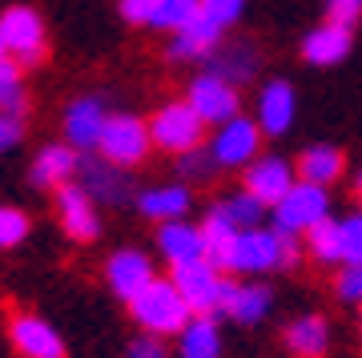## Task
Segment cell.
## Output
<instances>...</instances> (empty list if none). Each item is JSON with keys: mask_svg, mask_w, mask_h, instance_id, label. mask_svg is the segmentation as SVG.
<instances>
[{"mask_svg": "<svg viewBox=\"0 0 362 358\" xmlns=\"http://www.w3.org/2000/svg\"><path fill=\"white\" fill-rule=\"evenodd\" d=\"M342 149L334 145H306L302 154H298V181H310V185H334L342 178Z\"/></svg>", "mask_w": 362, "mask_h": 358, "instance_id": "cell-21", "label": "cell"}, {"mask_svg": "<svg viewBox=\"0 0 362 358\" xmlns=\"http://www.w3.org/2000/svg\"><path fill=\"white\" fill-rule=\"evenodd\" d=\"M342 262L346 266H362V214L342 218Z\"/></svg>", "mask_w": 362, "mask_h": 358, "instance_id": "cell-33", "label": "cell"}, {"mask_svg": "<svg viewBox=\"0 0 362 358\" xmlns=\"http://www.w3.org/2000/svg\"><path fill=\"white\" fill-rule=\"evenodd\" d=\"M49 33H45V21H40L37 8H28V4H13V8H4L0 16V40H4V49L13 57L21 69H33V64L45 61V52H49Z\"/></svg>", "mask_w": 362, "mask_h": 358, "instance_id": "cell-5", "label": "cell"}, {"mask_svg": "<svg viewBox=\"0 0 362 358\" xmlns=\"http://www.w3.org/2000/svg\"><path fill=\"white\" fill-rule=\"evenodd\" d=\"M218 40H221V25H214L209 16H202V21H194L189 28L173 33L165 52L173 61H202V57H214Z\"/></svg>", "mask_w": 362, "mask_h": 358, "instance_id": "cell-20", "label": "cell"}, {"mask_svg": "<svg viewBox=\"0 0 362 358\" xmlns=\"http://www.w3.org/2000/svg\"><path fill=\"white\" fill-rule=\"evenodd\" d=\"M221 330L214 314H194V322L177 334V358H221Z\"/></svg>", "mask_w": 362, "mask_h": 358, "instance_id": "cell-23", "label": "cell"}, {"mask_svg": "<svg viewBox=\"0 0 362 358\" xmlns=\"http://www.w3.org/2000/svg\"><path fill=\"white\" fill-rule=\"evenodd\" d=\"M161 8V0H121V16L129 25H149L153 28V16Z\"/></svg>", "mask_w": 362, "mask_h": 358, "instance_id": "cell-37", "label": "cell"}, {"mask_svg": "<svg viewBox=\"0 0 362 358\" xmlns=\"http://www.w3.org/2000/svg\"><path fill=\"white\" fill-rule=\"evenodd\" d=\"M153 278H157L153 262H149L141 250H117V254L105 262V282H109V290H113L117 298H125V302H133Z\"/></svg>", "mask_w": 362, "mask_h": 358, "instance_id": "cell-13", "label": "cell"}, {"mask_svg": "<svg viewBox=\"0 0 362 358\" xmlns=\"http://www.w3.org/2000/svg\"><path fill=\"white\" fill-rule=\"evenodd\" d=\"M294 113H298V97L290 89V81H266L258 93V121L266 137H282L286 129L294 125Z\"/></svg>", "mask_w": 362, "mask_h": 358, "instance_id": "cell-15", "label": "cell"}, {"mask_svg": "<svg viewBox=\"0 0 362 358\" xmlns=\"http://www.w3.org/2000/svg\"><path fill=\"white\" fill-rule=\"evenodd\" d=\"M185 101L194 105V113L206 121V125H226L233 117H242V101H238V85L218 73H202V77L189 81V93H185Z\"/></svg>", "mask_w": 362, "mask_h": 358, "instance_id": "cell-9", "label": "cell"}, {"mask_svg": "<svg viewBox=\"0 0 362 358\" xmlns=\"http://www.w3.org/2000/svg\"><path fill=\"white\" fill-rule=\"evenodd\" d=\"M298 238L294 233H282V230H242L238 233V246H233V262L230 270L238 274H270V270H290L298 266Z\"/></svg>", "mask_w": 362, "mask_h": 358, "instance_id": "cell-2", "label": "cell"}, {"mask_svg": "<svg viewBox=\"0 0 362 358\" xmlns=\"http://www.w3.org/2000/svg\"><path fill=\"white\" fill-rule=\"evenodd\" d=\"M105 125H109V113L97 97H81L65 109V141L73 149H97L105 137Z\"/></svg>", "mask_w": 362, "mask_h": 358, "instance_id": "cell-14", "label": "cell"}, {"mask_svg": "<svg viewBox=\"0 0 362 358\" xmlns=\"http://www.w3.org/2000/svg\"><path fill=\"white\" fill-rule=\"evenodd\" d=\"M21 137H25V129H21V117L0 113V154H8L13 145H21Z\"/></svg>", "mask_w": 362, "mask_h": 358, "instance_id": "cell-39", "label": "cell"}, {"mask_svg": "<svg viewBox=\"0 0 362 358\" xmlns=\"http://www.w3.org/2000/svg\"><path fill=\"white\" fill-rule=\"evenodd\" d=\"M173 286L181 290V298L189 302L194 314H221V302H226V270H218L209 258H194V262H181V266L169 270Z\"/></svg>", "mask_w": 362, "mask_h": 358, "instance_id": "cell-3", "label": "cell"}, {"mask_svg": "<svg viewBox=\"0 0 362 358\" xmlns=\"http://www.w3.org/2000/svg\"><path fill=\"white\" fill-rule=\"evenodd\" d=\"M73 173H81V154L69 145V141L45 145V149L37 154V161H33V169H28L33 185H40V190H61V185L73 181Z\"/></svg>", "mask_w": 362, "mask_h": 358, "instance_id": "cell-16", "label": "cell"}, {"mask_svg": "<svg viewBox=\"0 0 362 358\" xmlns=\"http://www.w3.org/2000/svg\"><path fill=\"white\" fill-rule=\"evenodd\" d=\"M354 193H358V202H362V169H358V178H354Z\"/></svg>", "mask_w": 362, "mask_h": 358, "instance_id": "cell-41", "label": "cell"}, {"mask_svg": "<svg viewBox=\"0 0 362 358\" xmlns=\"http://www.w3.org/2000/svg\"><path fill=\"white\" fill-rule=\"evenodd\" d=\"M129 314L145 334H157V338L181 334L194 322V310H189V302H185L181 290L173 286V278H153L141 294L129 302Z\"/></svg>", "mask_w": 362, "mask_h": 358, "instance_id": "cell-1", "label": "cell"}, {"mask_svg": "<svg viewBox=\"0 0 362 358\" xmlns=\"http://www.w3.org/2000/svg\"><path fill=\"white\" fill-rule=\"evenodd\" d=\"M306 250H310L322 266H334L342 262V221L322 218L314 230H306Z\"/></svg>", "mask_w": 362, "mask_h": 358, "instance_id": "cell-28", "label": "cell"}, {"mask_svg": "<svg viewBox=\"0 0 362 358\" xmlns=\"http://www.w3.org/2000/svg\"><path fill=\"white\" fill-rule=\"evenodd\" d=\"M242 4L246 0H202V16H209L214 25L230 28L238 16H242Z\"/></svg>", "mask_w": 362, "mask_h": 358, "instance_id": "cell-35", "label": "cell"}, {"mask_svg": "<svg viewBox=\"0 0 362 358\" xmlns=\"http://www.w3.org/2000/svg\"><path fill=\"white\" fill-rule=\"evenodd\" d=\"M274 306V294L266 290V286H258V282H230L226 286V302H221V314H230L233 322H246V326H254V322H262L266 314H270Z\"/></svg>", "mask_w": 362, "mask_h": 358, "instance_id": "cell-19", "label": "cell"}, {"mask_svg": "<svg viewBox=\"0 0 362 358\" xmlns=\"http://www.w3.org/2000/svg\"><path fill=\"white\" fill-rule=\"evenodd\" d=\"M129 358H165V346H161L157 334H141V338L129 346Z\"/></svg>", "mask_w": 362, "mask_h": 358, "instance_id": "cell-40", "label": "cell"}, {"mask_svg": "<svg viewBox=\"0 0 362 358\" xmlns=\"http://www.w3.org/2000/svg\"><path fill=\"white\" fill-rule=\"evenodd\" d=\"M294 185H298L294 166H290V161H282V157H274V154L258 157V161H250V166L242 169V190L254 193L266 209H274L286 193L294 190Z\"/></svg>", "mask_w": 362, "mask_h": 358, "instance_id": "cell-10", "label": "cell"}, {"mask_svg": "<svg viewBox=\"0 0 362 358\" xmlns=\"http://www.w3.org/2000/svg\"><path fill=\"white\" fill-rule=\"evenodd\" d=\"M157 250L165 254L169 266H181V262L206 258L202 226H189V221H161V226H157Z\"/></svg>", "mask_w": 362, "mask_h": 358, "instance_id": "cell-18", "label": "cell"}, {"mask_svg": "<svg viewBox=\"0 0 362 358\" xmlns=\"http://www.w3.org/2000/svg\"><path fill=\"white\" fill-rule=\"evenodd\" d=\"M209 73H218V77H226V81L238 85V81L254 77V52H250L246 45H233L230 52H218V57H214Z\"/></svg>", "mask_w": 362, "mask_h": 358, "instance_id": "cell-31", "label": "cell"}, {"mask_svg": "<svg viewBox=\"0 0 362 358\" xmlns=\"http://www.w3.org/2000/svg\"><path fill=\"white\" fill-rule=\"evenodd\" d=\"M286 346L298 358H322L330 350V326L322 314H302L286 326Z\"/></svg>", "mask_w": 362, "mask_h": 358, "instance_id": "cell-22", "label": "cell"}, {"mask_svg": "<svg viewBox=\"0 0 362 358\" xmlns=\"http://www.w3.org/2000/svg\"><path fill=\"white\" fill-rule=\"evenodd\" d=\"M57 218H61V230L73 242H93L101 233L97 205H93V193L85 185H61L57 190Z\"/></svg>", "mask_w": 362, "mask_h": 358, "instance_id": "cell-11", "label": "cell"}, {"mask_svg": "<svg viewBox=\"0 0 362 358\" xmlns=\"http://www.w3.org/2000/svg\"><path fill=\"white\" fill-rule=\"evenodd\" d=\"M28 238V214L16 205H0V250H16Z\"/></svg>", "mask_w": 362, "mask_h": 358, "instance_id": "cell-32", "label": "cell"}, {"mask_svg": "<svg viewBox=\"0 0 362 358\" xmlns=\"http://www.w3.org/2000/svg\"><path fill=\"white\" fill-rule=\"evenodd\" d=\"M149 133H153V145L165 149V154L181 157L202 149V137H206V121L194 113L189 101H169L161 105L153 117H149Z\"/></svg>", "mask_w": 362, "mask_h": 358, "instance_id": "cell-4", "label": "cell"}, {"mask_svg": "<svg viewBox=\"0 0 362 358\" xmlns=\"http://www.w3.org/2000/svg\"><path fill=\"white\" fill-rule=\"evenodd\" d=\"M238 226L233 221H226L218 214V209H209L206 221H202V238H206V258L214 262L218 270H230L233 262V246H238Z\"/></svg>", "mask_w": 362, "mask_h": 358, "instance_id": "cell-26", "label": "cell"}, {"mask_svg": "<svg viewBox=\"0 0 362 358\" xmlns=\"http://www.w3.org/2000/svg\"><path fill=\"white\" fill-rule=\"evenodd\" d=\"M25 69L13 61V57H4L0 61V113H13V117H25Z\"/></svg>", "mask_w": 362, "mask_h": 358, "instance_id": "cell-29", "label": "cell"}, {"mask_svg": "<svg viewBox=\"0 0 362 358\" xmlns=\"http://www.w3.org/2000/svg\"><path fill=\"white\" fill-rule=\"evenodd\" d=\"M153 149V133H149V121L133 113H117L109 117V125H105V137L97 145V154L117 169H133L141 166L145 157Z\"/></svg>", "mask_w": 362, "mask_h": 358, "instance_id": "cell-6", "label": "cell"}, {"mask_svg": "<svg viewBox=\"0 0 362 358\" xmlns=\"http://www.w3.org/2000/svg\"><path fill=\"white\" fill-rule=\"evenodd\" d=\"M137 209L153 221H181L189 209V190L185 185H153L137 197Z\"/></svg>", "mask_w": 362, "mask_h": 358, "instance_id": "cell-24", "label": "cell"}, {"mask_svg": "<svg viewBox=\"0 0 362 358\" xmlns=\"http://www.w3.org/2000/svg\"><path fill=\"white\" fill-rule=\"evenodd\" d=\"M362 16V0H326V21H338V25H350Z\"/></svg>", "mask_w": 362, "mask_h": 358, "instance_id": "cell-38", "label": "cell"}, {"mask_svg": "<svg viewBox=\"0 0 362 358\" xmlns=\"http://www.w3.org/2000/svg\"><path fill=\"white\" fill-rule=\"evenodd\" d=\"M350 45H354L350 25L322 21L318 28L306 33V40H302V57H306V64H338V61H346Z\"/></svg>", "mask_w": 362, "mask_h": 358, "instance_id": "cell-17", "label": "cell"}, {"mask_svg": "<svg viewBox=\"0 0 362 358\" xmlns=\"http://www.w3.org/2000/svg\"><path fill=\"white\" fill-rule=\"evenodd\" d=\"M81 185L93 193V202H125V178H121V169L109 166V161H81Z\"/></svg>", "mask_w": 362, "mask_h": 358, "instance_id": "cell-25", "label": "cell"}, {"mask_svg": "<svg viewBox=\"0 0 362 358\" xmlns=\"http://www.w3.org/2000/svg\"><path fill=\"white\" fill-rule=\"evenodd\" d=\"M177 169H181V178L206 181L209 173L218 169V161H214V154H209V149H194V154H181L177 157Z\"/></svg>", "mask_w": 362, "mask_h": 358, "instance_id": "cell-34", "label": "cell"}, {"mask_svg": "<svg viewBox=\"0 0 362 358\" xmlns=\"http://www.w3.org/2000/svg\"><path fill=\"white\" fill-rule=\"evenodd\" d=\"M334 290L342 302H354V306H362V266H342V274H338Z\"/></svg>", "mask_w": 362, "mask_h": 358, "instance_id": "cell-36", "label": "cell"}, {"mask_svg": "<svg viewBox=\"0 0 362 358\" xmlns=\"http://www.w3.org/2000/svg\"><path fill=\"white\" fill-rule=\"evenodd\" d=\"M214 209H218L226 221H233L238 230H258L262 218H266V205H262L254 193H246V190L230 193V197H226V202H218Z\"/></svg>", "mask_w": 362, "mask_h": 358, "instance_id": "cell-27", "label": "cell"}, {"mask_svg": "<svg viewBox=\"0 0 362 358\" xmlns=\"http://www.w3.org/2000/svg\"><path fill=\"white\" fill-rule=\"evenodd\" d=\"M8 338H13V346L25 358H65L61 334L52 330L40 314H28V310H21V314L8 318Z\"/></svg>", "mask_w": 362, "mask_h": 358, "instance_id": "cell-12", "label": "cell"}, {"mask_svg": "<svg viewBox=\"0 0 362 358\" xmlns=\"http://www.w3.org/2000/svg\"><path fill=\"white\" fill-rule=\"evenodd\" d=\"M194 21H202V0H161V8L153 16V28L161 33H181Z\"/></svg>", "mask_w": 362, "mask_h": 358, "instance_id": "cell-30", "label": "cell"}, {"mask_svg": "<svg viewBox=\"0 0 362 358\" xmlns=\"http://www.w3.org/2000/svg\"><path fill=\"white\" fill-rule=\"evenodd\" d=\"M262 149V125L250 117H233L226 125H218V133L209 137V154L218 161V169H246L250 161H258Z\"/></svg>", "mask_w": 362, "mask_h": 358, "instance_id": "cell-8", "label": "cell"}, {"mask_svg": "<svg viewBox=\"0 0 362 358\" xmlns=\"http://www.w3.org/2000/svg\"><path fill=\"white\" fill-rule=\"evenodd\" d=\"M322 218H330V193H326V185H310V181H298L294 190L274 205V230L294 233V238L314 230Z\"/></svg>", "mask_w": 362, "mask_h": 358, "instance_id": "cell-7", "label": "cell"}, {"mask_svg": "<svg viewBox=\"0 0 362 358\" xmlns=\"http://www.w3.org/2000/svg\"><path fill=\"white\" fill-rule=\"evenodd\" d=\"M4 57H8V49H4V40H0V61H4Z\"/></svg>", "mask_w": 362, "mask_h": 358, "instance_id": "cell-42", "label": "cell"}]
</instances>
